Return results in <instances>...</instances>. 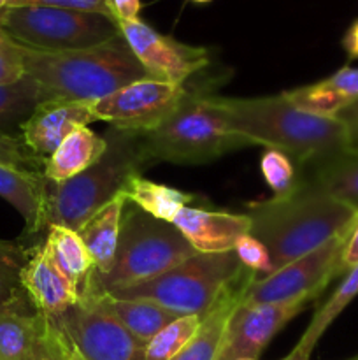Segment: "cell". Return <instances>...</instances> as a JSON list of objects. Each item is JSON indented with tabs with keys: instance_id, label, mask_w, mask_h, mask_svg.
I'll list each match as a JSON object with an SVG mask.
<instances>
[{
	"instance_id": "38",
	"label": "cell",
	"mask_w": 358,
	"mask_h": 360,
	"mask_svg": "<svg viewBox=\"0 0 358 360\" xmlns=\"http://www.w3.org/2000/svg\"><path fill=\"white\" fill-rule=\"evenodd\" d=\"M358 264V218L354 220L353 227H351L350 234H347L346 245L343 248V255H340V274L346 273L353 266Z\"/></svg>"
},
{
	"instance_id": "16",
	"label": "cell",
	"mask_w": 358,
	"mask_h": 360,
	"mask_svg": "<svg viewBox=\"0 0 358 360\" xmlns=\"http://www.w3.org/2000/svg\"><path fill=\"white\" fill-rule=\"evenodd\" d=\"M172 224L179 229L197 253L234 252L237 243L249 234L251 220L246 213H228L186 206Z\"/></svg>"
},
{
	"instance_id": "31",
	"label": "cell",
	"mask_w": 358,
	"mask_h": 360,
	"mask_svg": "<svg viewBox=\"0 0 358 360\" xmlns=\"http://www.w3.org/2000/svg\"><path fill=\"white\" fill-rule=\"evenodd\" d=\"M260 169H262L267 185L272 188L274 195H286L297 186V167L283 151L265 148L262 158H260Z\"/></svg>"
},
{
	"instance_id": "18",
	"label": "cell",
	"mask_w": 358,
	"mask_h": 360,
	"mask_svg": "<svg viewBox=\"0 0 358 360\" xmlns=\"http://www.w3.org/2000/svg\"><path fill=\"white\" fill-rule=\"evenodd\" d=\"M44 316L27 294L0 304V360H34L42 354Z\"/></svg>"
},
{
	"instance_id": "2",
	"label": "cell",
	"mask_w": 358,
	"mask_h": 360,
	"mask_svg": "<svg viewBox=\"0 0 358 360\" xmlns=\"http://www.w3.org/2000/svg\"><path fill=\"white\" fill-rule=\"evenodd\" d=\"M213 98L228 129L248 137L255 146L283 151L297 171L347 150L346 130L339 120L300 111L283 94Z\"/></svg>"
},
{
	"instance_id": "14",
	"label": "cell",
	"mask_w": 358,
	"mask_h": 360,
	"mask_svg": "<svg viewBox=\"0 0 358 360\" xmlns=\"http://www.w3.org/2000/svg\"><path fill=\"white\" fill-rule=\"evenodd\" d=\"M21 285L39 315L49 320L58 319L79 301V287L60 269L44 239L28 245Z\"/></svg>"
},
{
	"instance_id": "15",
	"label": "cell",
	"mask_w": 358,
	"mask_h": 360,
	"mask_svg": "<svg viewBox=\"0 0 358 360\" xmlns=\"http://www.w3.org/2000/svg\"><path fill=\"white\" fill-rule=\"evenodd\" d=\"M97 122L91 102L42 101L21 123L20 137L32 155L46 162L69 134Z\"/></svg>"
},
{
	"instance_id": "9",
	"label": "cell",
	"mask_w": 358,
	"mask_h": 360,
	"mask_svg": "<svg viewBox=\"0 0 358 360\" xmlns=\"http://www.w3.org/2000/svg\"><path fill=\"white\" fill-rule=\"evenodd\" d=\"M93 273L81 285L79 301L53 322L62 327L84 360H142L144 343L109 311Z\"/></svg>"
},
{
	"instance_id": "44",
	"label": "cell",
	"mask_w": 358,
	"mask_h": 360,
	"mask_svg": "<svg viewBox=\"0 0 358 360\" xmlns=\"http://www.w3.org/2000/svg\"><path fill=\"white\" fill-rule=\"evenodd\" d=\"M239 360H255V359H239Z\"/></svg>"
},
{
	"instance_id": "27",
	"label": "cell",
	"mask_w": 358,
	"mask_h": 360,
	"mask_svg": "<svg viewBox=\"0 0 358 360\" xmlns=\"http://www.w3.org/2000/svg\"><path fill=\"white\" fill-rule=\"evenodd\" d=\"M358 295V264L351 269L346 271V276L340 281L339 287L333 290V294L326 299L325 304L321 308L316 309L314 316H312L311 323L307 329L304 330L302 338L295 347L304 354L311 355L318 341L321 340L323 334L326 333L330 326L337 320V316L351 304L354 297Z\"/></svg>"
},
{
	"instance_id": "32",
	"label": "cell",
	"mask_w": 358,
	"mask_h": 360,
	"mask_svg": "<svg viewBox=\"0 0 358 360\" xmlns=\"http://www.w3.org/2000/svg\"><path fill=\"white\" fill-rule=\"evenodd\" d=\"M0 164L44 172V162L28 151L21 137L9 132H0Z\"/></svg>"
},
{
	"instance_id": "33",
	"label": "cell",
	"mask_w": 358,
	"mask_h": 360,
	"mask_svg": "<svg viewBox=\"0 0 358 360\" xmlns=\"http://www.w3.org/2000/svg\"><path fill=\"white\" fill-rule=\"evenodd\" d=\"M23 76L21 46L0 28V84L16 83Z\"/></svg>"
},
{
	"instance_id": "17",
	"label": "cell",
	"mask_w": 358,
	"mask_h": 360,
	"mask_svg": "<svg viewBox=\"0 0 358 360\" xmlns=\"http://www.w3.org/2000/svg\"><path fill=\"white\" fill-rule=\"evenodd\" d=\"M256 278V274L249 269H242V273L234 281L223 288L214 304L204 313L200 329L190 343L174 355L171 360H214L216 359L218 348L223 340L225 329L230 320L232 313L242 304L246 295V288Z\"/></svg>"
},
{
	"instance_id": "22",
	"label": "cell",
	"mask_w": 358,
	"mask_h": 360,
	"mask_svg": "<svg viewBox=\"0 0 358 360\" xmlns=\"http://www.w3.org/2000/svg\"><path fill=\"white\" fill-rule=\"evenodd\" d=\"M105 148V136H97L88 127H79L44 162V176L49 181H67L93 165L104 155Z\"/></svg>"
},
{
	"instance_id": "19",
	"label": "cell",
	"mask_w": 358,
	"mask_h": 360,
	"mask_svg": "<svg viewBox=\"0 0 358 360\" xmlns=\"http://www.w3.org/2000/svg\"><path fill=\"white\" fill-rule=\"evenodd\" d=\"M283 95L300 111L336 118L358 101V69L346 65L325 79L283 91Z\"/></svg>"
},
{
	"instance_id": "45",
	"label": "cell",
	"mask_w": 358,
	"mask_h": 360,
	"mask_svg": "<svg viewBox=\"0 0 358 360\" xmlns=\"http://www.w3.org/2000/svg\"><path fill=\"white\" fill-rule=\"evenodd\" d=\"M350 360H358V355H357V357H353V359H350Z\"/></svg>"
},
{
	"instance_id": "21",
	"label": "cell",
	"mask_w": 358,
	"mask_h": 360,
	"mask_svg": "<svg viewBox=\"0 0 358 360\" xmlns=\"http://www.w3.org/2000/svg\"><path fill=\"white\" fill-rule=\"evenodd\" d=\"M297 172L298 179L323 190L358 214V151L346 150Z\"/></svg>"
},
{
	"instance_id": "39",
	"label": "cell",
	"mask_w": 358,
	"mask_h": 360,
	"mask_svg": "<svg viewBox=\"0 0 358 360\" xmlns=\"http://www.w3.org/2000/svg\"><path fill=\"white\" fill-rule=\"evenodd\" d=\"M343 48L350 58H358V20H354L344 34Z\"/></svg>"
},
{
	"instance_id": "28",
	"label": "cell",
	"mask_w": 358,
	"mask_h": 360,
	"mask_svg": "<svg viewBox=\"0 0 358 360\" xmlns=\"http://www.w3.org/2000/svg\"><path fill=\"white\" fill-rule=\"evenodd\" d=\"M41 102V88L32 77L23 76L16 83L0 84V132H9L13 127L20 129Z\"/></svg>"
},
{
	"instance_id": "10",
	"label": "cell",
	"mask_w": 358,
	"mask_h": 360,
	"mask_svg": "<svg viewBox=\"0 0 358 360\" xmlns=\"http://www.w3.org/2000/svg\"><path fill=\"white\" fill-rule=\"evenodd\" d=\"M351 229L340 232L314 252L293 260L265 278H255L246 288L242 304H270L291 299L314 301L326 285L340 274V255Z\"/></svg>"
},
{
	"instance_id": "25",
	"label": "cell",
	"mask_w": 358,
	"mask_h": 360,
	"mask_svg": "<svg viewBox=\"0 0 358 360\" xmlns=\"http://www.w3.org/2000/svg\"><path fill=\"white\" fill-rule=\"evenodd\" d=\"M123 195L130 204L142 210L144 213L151 214L158 220L171 221V224L178 217L179 211L185 210L193 200L192 193L150 181L142 176H135L130 179L128 185L123 190Z\"/></svg>"
},
{
	"instance_id": "40",
	"label": "cell",
	"mask_w": 358,
	"mask_h": 360,
	"mask_svg": "<svg viewBox=\"0 0 358 360\" xmlns=\"http://www.w3.org/2000/svg\"><path fill=\"white\" fill-rule=\"evenodd\" d=\"M309 359H311V355L304 354V352H300L297 347H295L293 350L286 355V357L281 359V360H309Z\"/></svg>"
},
{
	"instance_id": "1",
	"label": "cell",
	"mask_w": 358,
	"mask_h": 360,
	"mask_svg": "<svg viewBox=\"0 0 358 360\" xmlns=\"http://www.w3.org/2000/svg\"><path fill=\"white\" fill-rule=\"evenodd\" d=\"M246 210L251 220L249 236L269 252V274L314 252L353 227L358 218L353 210L302 179L286 195L249 202Z\"/></svg>"
},
{
	"instance_id": "23",
	"label": "cell",
	"mask_w": 358,
	"mask_h": 360,
	"mask_svg": "<svg viewBox=\"0 0 358 360\" xmlns=\"http://www.w3.org/2000/svg\"><path fill=\"white\" fill-rule=\"evenodd\" d=\"M126 199L125 195H118L95 211L79 229L77 234L83 239L84 246L90 252L95 264V273L105 274L111 269L114 262L116 246H118L119 224H121V214L125 210Z\"/></svg>"
},
{
	"instance_id": "35",
	"label": "cell",
	"mask_w": 358,
	"mask_h": 360,
	"mask_svg": "<svg viewBox=\"0 0 358 360\" xmlns=\"http://www.w3.org/2000/svg\"><path fill=\"white\" fill-rule=\"evenodd\" d=\"M25 6H41V7H60V9H76V11H93V13L107 14L112 18L109 11L107 0H7V7H25Z\"/></svg>"
},
{
	"instance_id": "42",
	"label": "cell",
	"mask_w": 358,
	"mask_h": 360,
	"mask_svg": "<svg viewBox=\"0 0 358 360\" xmlns=\"http://www.w3.org/2000/svg\"><path fill=\"white\" fill-rule=\"evenodd\" d=\"M4 7H7V0H0V11H2Z\"/></svg>"
},
{
	"instance_id": "34",
	"label": "cell",
	"mask_w": 358,
	"mask_h": 360,
	"mask_svg": "<svg viewBox=\"0 0 358 360\" xmlns=\"http://www.w3.org/2000/svg\"><path fill=\"white\" fill-rule=\"evenodd\" d=\"M235 253H237L239 260L246 269L253 271L256 278H265L269 274V252L265 246L258 241V239L251 238V236H244L241 241L235 246Z\"/></svg>"
},
{
	"instance_id": "26",
	"label": "cell",
	"mask_w": 358,
	"mask_h": 360,
	"mask_svg": "<svg viewBox=\"0 0 358 360\" xmlns=\"http://www.w3.org/2000/svg\"><path fill=\"white\" fill-rule=\"evenodd\" d=\"M44 241L60 269L81 288L83 281L95 271V264L79 234L69 227L49 225Z\"/></svg>"
},
{
	"instance_id": "29",
	"label": "cell",
	"mask_w": 358,
	"mask_h": 360,
	"mask_svg": "<svg viewBox=\"0 0 358 360\" xmlns=\"http://www.w3.org/2000/svg\"><path fill=\"white\" fill-rule=\"evenodd\" d=\"M204 315L178 316L144 345L142 360H171L190 343L200 329Z\"/></svg>"
},
{
	"instance_id": "24",
	"label": "cell",
	"mask_w": 358,
	"mask_h": 360,
	"mask_svg": "<svg viewBox=\"0 0 358 360\" xmlns=\"http://www.w3.org/2000/svg\"><path fill=\"white\" fill-rule=\"evenodd\" d=\"M102 299L118 322L144 345L179 316L171 309L146 299H119L105 290H102Z\"/></svg>"
},
{
	"instance_id": "37",
	"label": "cell",
	"mask_w": 358,
	"mask_h": 360,
	"mask_svg": "<svg viewBox=\"0 0 358 360\" xmlns=\"http://www.w3.org/2000/svg\"><path fill=\"white\" fill-rule=\"evenodd\" d=\"M109 11L116 21L139 20V13L142 9L140 0H107Z\"/></svg>"
},
{
	"instance_id": "6",
	"label": "cell",
	"mask_w": 358,
	"mask_h": 360,
	"mask_svg": "<svg viewBox=\"0 0 358 360\" xmlns=\"http://www.w3.org/2000/svg\"><path fill=\"white\" fill-rule=\"evenodd\" d=\"M195 253L174 224L153 218L126 200L114 262L107 273L93 276L102 290L111 292L153 280Z\"/></svg>"
},
{
	"instance_id": "7",
	"label": "cell",
	"mask_w": 358,
	"mask_h": 360,
	"mask_svg": "<svg viewBox=\"0 0 358 360\" xmlns=\"http://www.w3.org/2000/svg\"><path fill=\"white\" fill-rule=\"evenodd\" d=\"M244 266L237 253H195L153 280L116 288L109 294L119 299H146L175 315H204Z\"/></svg>"
},
{
	"instance_id": "4",
	"label": "cell",
	"mask_w": 358,
	"mask_h": 360,
	"mask_svg": "<svg viewBox=\"0 0 358 360\" xmlns=\"http://www.w3.org/2000/svg\"><path fill=\"white\" fill-rule=\"evenodd\" d=\"M104 155L81 174L63 183H46L44 229L62 225L77 231L95 211L121 195L128 181L154 164L144 146V134L111 127Z\"/></svg>"
},
{
	"instance_id": "43",
	"label": "cell",
	"mask_w": 358,
	"mask_h": 360,
	"mask_svg": "<svg viewBox=\"0 0 358 360\" xmlns=\"http://www.w3.org/2000/svg\"><path fill=\"white\" fill-rule=\"evenodd\" d=\"M34 360H49V359H44V357H35Z\"/></svg>"
},
{
	"instance_id": "12",
	"label": "cell",
	"mask_w": 358,
	"mask_h": 360,
	"mask_svg": "<svg viewBox=\"0 0 358 360\" xmlns=\"http://www.w3.org/2000/svg\"><path fill=\"white\" fill-rule=\"evenodd\" d=\"M118 27L140 65L157 79L185 84L188 77L209 65V49L160 34L140 18L119 21Z\"/></svg>"
},
{
	"instance_id": "11",
	"label": "cell",
	"mask_w": 358,
	"mask_h": 360,
	"mask_svg": "<svg viewBox=\"0 0 358 360\" xmlns=\"http://www.w3.org/2000/svg\"><path fill=\"white\" fill-rule=\"evenodd\" d=\"M186 94L185 84L150 77L91 102V109L97 122H107L111 127L130 132L147 134L178 109Z\"/></svg>"
},
{
	"instance_id": "3",
	"label": "cell",
	"mask_w": 358,
	"mask_h": 360,
	"mask_svg": "<svg viewBox=\"0 0 358 360\" xmlns=\"http://www.w3.org/2000/svg\"><path fill=\"white\" fill-rule=\"evenodd\" d=\"M21 58L25 76L39 84L42 101L95 102L126 84L153 77L121 34L104 44L74 51H39L21 46Z\"/></svg>"
},
{
	"instance_id": "5",
	"label": "cell",
	"mask_w": 358,
	"mask_h": 360,
	"mask_svg": "<svg viewBox=\"0 0 358 360\" xmlns=\"http://www.w3.org/2000/svg\"><path fill=\"white\" fill-rule=\"evenodd\" d=\"M144 146L154 164L199 165L255 144L228 129L213 95L188 91L160 127L144 134Z\"/></svg>"
},
{
	"instance_id": "13",
	"label": "cell",
	"mask_w": 358,
	"mask_h": 360,
	"mask_svg": "<svg viewBox=\"0 0 358 360\" xmlns=\"http://www.w3.org/2000/svg\"><path fill=\"white\" fill-rule=\"evenodd\" d=\"M309 302H312V299L302 297L270 304H239L228 320L214 360H258L272 338L300 315Z\"/></svg>"
},
{
	"instance_id": "41",
	"label": "cell",
	"mask_w": 358,
	"mask_h": 360,
	"mask_svg": "<svg viewBox=\"0 0 358 360\" xmlns=\"http://www.w3.org/2000/svg\"><path fill=\"white\" fill-rule=\"evenodd\" d=\"M190 2H193V4H209V2H213V0H190Z\"/></svg>"
},
{
	"instance_id": "30",
	"label": "cell",
	"mask_w": 358,
	"mask_h": 360,
	"mask_svg": "<svg viewBox=\"0 0 358 360\" xmlns=\"http://www.w3.org/2000/svg\"><path fill=\"white\" fill-rule=\"evenodd\" d=\"M28 259V245L23 241L0 239V304L25 295L21 273Z\"/></svg>"
},
{
	"instance_id": "36",
	"label": "cell",
	"mask_w": 358,
	"mask_h": 360,
	"mask_svg": "<svg viewBox=\"0 0 358 360\" xmlns=\"http://www.w3.org/2000/svg\"><path fill=\"white\" fill-rule=\"evenodd\" d=\"M336 118L343 123L344 130H346L347 151H358V101L347 105Z\"/></svg>"
},
{
	"instance_id": "8",
	"label": "cell",
	"mask_w": 358,
	"mask_h": 360,
	"mask_svg": "<svg viewBox=\"0 0 358 360\" xmlns=\"http://www.w3.org/2000/svg\"><path fill=\"white\" fill-rule=\"evenodd\" d=\"M0 28L18 44L39 51H74L118 37V21L93 11L60 7H4Z\"/></svg>"
},
{
	"instance_id": "20",
	"label": "cell",
	"mask_w": 358,
	"mask_h": 360,
	"mask_svg": "<svg viewBox=\"0 0 358 360\" xmlns=\"http://www.w3.org/2000/svg\"><path fill=\"white\" fill-rule=\"evenodd\" d=\"M46 179L42 171L0 164V197L6 199L25 220V234L44 232Z\"/></svg>"
}]
</instances>
